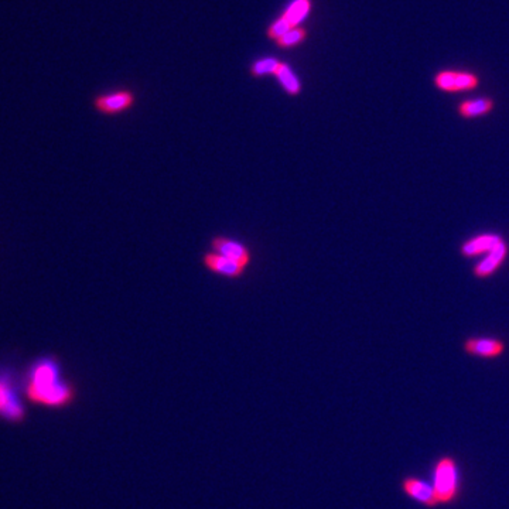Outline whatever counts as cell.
Masks as SVG:
<instances>
[{
	"instance_id": "obj_17",
	"label": "cell",
	"mask_w": 509,
	"mask_h": 509,
	"mask_svg": "<svg viewBox=\"0 0 509 509\" xmlns=\"http://www.w3.org/2000/svg\"><path fill=\"white\" fill-rule=\"evenodd\" d=\"M293 27H291V25L282 16V18H279L269 29H267V36H269V39H272V40H279L282 36H284L286 33H289L290 30H291ZM296 29V27H294Z\"/></svg>"
},
{
	"instance_id": "obj_1",
	"label": "cell",
	"mask_w": 509,
	"mask_h": 509,
	"mask_svg": "<svg viewBox=\"0 0 509 509\" xmlns=\"http://www.w3.org/2000/svg\"><path fill=\"white\" fill-rule=\"evenodd\" d=\"M22 386L26 399L44 409H65L77 399V388L64 378L61 365L54 357L34 361Z\"/></svg>"
},
{
	"instance_id": "obj_6",
	"label": "cell",
	"mask_w": 509,
	"mask_h": 509,
	"mask_svg": "<svg viewBox=\"0 0 509 509\" xmlns=\"http://www.w3.org/2000/svg\"><path fill=\"white\" fill-rule=\"evenodd\" d=\"M458 485V471L454 461L446 458L442 460L436 470L433 478V487L436 489L439 501H449L456 495Z\"/></svg>"
},
{
	"instance_id": "obj_13",
	"label": "cell",
	"mask_w": 509,
	"mask_h": 509,
	"mask_svg": "<svg viewBox=\"0 0 509 509\" xmlns=\"http://www.w3.org/2000/svg\"><path fill=\"white\" fill-rule=\"evenodd\" d=\"M273 75L277 78V81L280 82L282 88L284 89V92L287 95H290V96L300 95L303 86H301L298 77L293 72L290 65H287L286 62H280Z\"/></svg>"
},
{
	"instance_id": "obj_5",
	"label": "cell",
	"mask_w": 509,
	"mask_h": 509,
	"mask_svg": "<svg viewBox=\"0 0 509 509\" xmlns=\"http://www.w3.org/2000/svg\"><path fill=\"white\" fill-rule=\"evenodd\" d=\"M202 266L217 276L231 280H238L244 277L248 270V267H245L244 265L211 249L202 255Z\"/></svg>"
},
{
	"instance_id": "obj_10",
	"label": "cell",
	"mask_w": 509,
	"mask_h": 509,
	"mask_svg": "<svg viewBox=\"0 0 509 509\" xmlns=\"http://www.w3.org/2000/svg\"><path fill=\"white\" fill-rule=\"evenodd\" d=\"M464 350L472 357L492 359L505 352V343L495 337H471L464 343Z\"/></svg>"
},
{
	"instance_id": "obj_14",
	"label": "cell",
	"mask_w": 509,
	"mask_h": 509,
	"mask_svg": "<svg viewBox=\"0 0 509 509\" xmlns=\"http://www.w3.org/2000/svg\"><path fill=\"white\" fill-rule=\"evenodd\" d=\"M312 9L310 0H294V2L286 9L283 18L291 25V27H298V25L309 16Z\"/></svg>"
},
{
	"instance_id": "obj_11",
	"label": "cell",
	"mask_w": 509,
	"mask_h": 509,
	"mask_svg": "<svg viewBox=\"0 0 509 509\" xmlns=\"http://www.w3.org/2000/svg\"><path fill=\"white\" fill-rule=\"evenodd\" d=\"M495 110V100L491 96H477L464 99L457 105V115L461 119L471 121L489 115Z\"/></svg>"
},
{
	"instance_id": "obj_12",
	"label": "cell",
	"mask_w": 509,
	"mask_h": 509,
	"mask_svg": "<svg viewBox=\"0 0 509 509\" xmlns=\"http://www.w3.org/2000/svg\"><path fill=\"white\" fill-rule=\"evenodd\" d=\"M404 491L425 505H435L439 501L433 484H429L423 480H407L404 482Z\"/></svg>"
},
{
	"instance_id": "obj_4",
	"label": "cell",
	"mask_w": 509,
	"mask_h": 509,
	"mask_svg": "<svg viewBox=\"0 0 509 509\" xmlns=\"http://www.w3.org/2000/svg\"><path fill=\"white\" fill-rule=\"evenodd\" d=\"M136 102V95L132 91L122 89L112 93H104L95 98L93 107L102 115H119L129 111Z\"/></svg>"
},
{
	"instance_id": "obj_15",
	"label": "cell",
	"mask_w": 509,
	"mask_h": 509,
	"mask_svg": "<svg viewBox=\"0 0 509 509\" xmlns=\"http://www.w3.org/2000/svg\"><path fill=\"white\" fill-rule=\"evenodd\" d=\"M280 61L276 58H263L259 60L256 62H253V65L251 67V74L256 78L263 77V75H270L275 74V71L277 70Z\"/></svg>"
},
{
	"instance_id": "obj_7",
	"label": "cell",
	"mask_w": 509,
	"mask_h": 509,
	"mask_svg": "<svg viewBox=\"0 0 509 509\" xmlns=\"http://www.w3.org/2000/svg\"><path fill=\"white\" fill-rule=\"evenodd\" d=\"M210 249L244 265L245 267H249L252 263L253 256L249 246L231 237L216 235L210 242Z\"/></svg>"
},
{
	"instance_id": "obj_8",
	"label": "cell",
	"mask_w": 509,
	"mask_h": 509,
	"mask_svg": "<svg viewBox=\"0 0 509 509\" xmlns=\"http://www.w3.org/2000/svg\"><path fill=\"white\" fill-rule=\"evenodd\" d=\"M509 256V245L503 241L501 245L494 248L491 252L485 253L472 267V273L477 279L485 280L492 277L506 262Z\"/></svg>"
},
{
	"instance_id": "obj_9",
	"label": "cell",
	"mask_w": 509,
	"mask_h": 509,
	"mask_svg": "<svg viewBox=\"0 0 509 509\" xmlns=\"http://www.w3.org/2000/svg\"><path fill=\"white\" fill-rule=\"evenodd\" d=\"M506 241L501 234L496 232H481L477 234L467 241H464L460 246V253L464 258H482L485 253L491 252L494 248Z\"/></svg>"
},
{
	"instance_id": "obj_2",
	"label": "cell",
	"mask_w": 509,
	"mask_h": 509,
	"mask_svg": "<svg viewBox=\"0 0 509 509\" xmlns=\"http://www.w3.org/2000/svg\"><path fill=\"white\" fill-rule=\"evenodd\" d=\"M23 386H19L11 369L0 368V421L9 425H22L27 419L23 402Z\"/></svg>"
},
{
	"instance_id": "obj_3",
	"label": "cell",
	"mask_w": 509,
	"mask_h": 509,
	"mask_svg": "<svg viewBox=\"0 0 509 509\" xmlns=\"http://www.w3.org/2000/svg\"><path fill=\"white\" fill-rule=\"evenodd\" d=\"M433 85L444 93H461L477 89L480 86V77L470 70L446 68L435 74Z\"/></svg>"
},
{
	"instance_id": "obj_16",
	"label": "cell",
	"mask_w": 509,
	"mask_h": 509,
	"mask_svg": "<svg viewBox=\"0 0 509 509\" xmlns=\"http://www.w3.org/2000/svg\"><path fill=\"white\" fill-rule=\"evenodd\" d=\"M305 30L301 29V27H296V29H291L289 33H286L284 36H282L279 40H276V44L279 47H293L296 44H300L304 39H305Z\"/></svg>"
}]
</instances>
